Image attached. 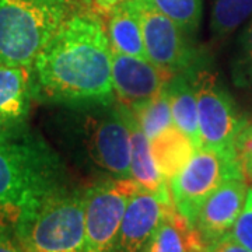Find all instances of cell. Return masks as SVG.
<instances>
[{
    "label": "cell",
    "mask_w": 252,
    "mask_h": 252,
    "mask_svg": "<svg viewBox=\"0 0 252 252\" xmlns=\"http://www.w3.org/2000/svg\"><path fill=\"white\" fill-rule=\"evenodd\" d=\"M34 99L70 109L117 102L102 16L81 4L32 63Z\"/></svg>",
    "instance_id": "1"
},
{
    "label": "cell",
    "mask_w": 252,
    "mask_h": 252,
    "mask_svg": "<svg viewBox=\"0 0 252 252\" xmlns=\"http://www.w3.org/2000/svg\"><path fill=\"white\" fill-rule=\"evenodd\" d=\"M67 185L61 156L27 122L0 127V228L14 233L48 196Z\"/></svg>",
    "instance_id": "2"
},
{
    "label": "cell",
    "mask_w": 252,
    "mask_h": 252,
    "mask_svg": "<svg viewBox=\"0 0 252 252\" xmlns=\"http://www.w3.org/2000/svg\"><path fill=\"white\" fill-rule=\"evenodd\" d=\"M80 0H0V63L32 67Z\"/></svg>",
    "instance_id": "3"
},
{
    "label": "cell",
    "mask_w": 252,
    "mask_h": 252,
    "mask_svg": "<svg viewBox=\"0 0 252 252\" xmlns=\"http://www.w3.org/2000/svg\"><path fill=\"white\" fill-rule=\"evenodd\" d=\"M13 234L26 252H84L86 189L67 185L56 190Z\"/></svg>",
    "instance_id": "4"
},
{
    "label": "cell",
    "mask_w": 252,
    "mask_h": 252,
    "mask_svg": "<svg viewBox=\"0 0 252 252\" xmlns=\"http://www.w3.org/2000/svg\"><path fill=\"white\" fill-rule=\"evenodd\" d=\"M80 154L104 178H130L132 133L124 105L76 109Z\"/></svg>",
    "instance_id": "5"
},
{
    "label": "cell",
    "mask_w": 252,
    "mask_h": 252,
    "mask_svg": "<svg viewBox=\"0 0 252 252\" xmlns=\"http://www.w3.org/2000/svg\"><path fill=\"white\" fill-rule=\"evenodd\" d=\"M234 178L245 180L238 154L200 147L188 165L168 184L172 205L195 225L206 199L225 181Z\"/></svg>",
    "instance_id": "6"
},
{
    "label": "cell",
    "mask_w": 252,
    "mask_h": 252,
    "mask_svg": "<svg viewBox=\"0 0 252 252\" xmlns=\"http://www.w3.org/2000/svg\"><path fill=\"white\" fill-rule=\"evenodd\" d=\"M140 189L132 178H102L86 188L84 252H112L129 200Z\"/></svg>",
    "instance_id": "7"
},
{
    "label": "cell",
    "mask_w": 252,
    "mask_h": 252,
    "mask_svg": "<svg viewBox=\"0 0 252 252\" xmlns=\"http://www.w3.org/2000/svg\"><path fill=\"white\" fill-rule=\"evenodd\" d=\"M195 84L200 147L237 153L240 136L248 125L247 121L240 115L235 102L215 74L196 70Z\"/></svg>",
    "instance_id": "8"
},
{
    "label": "cell",
    "mask_w": 252,
    "mask_h": 252,
    "mask_svg": "<svg viewBox=\"0 0 252 252\" xmlns=\"http://www.w3.org/2000/svg\"><path fill=\"white\" fill-rule=\"evenodd\" d=\"M140 20L147 59L168 76L193 70L195 52L189 35L154 6L152 0H132Z\"/></svg>",
    "instance_id": "9"
},
{
    "label": "cell",
    "mask_w": 252,
    "mask_h": 252,
    "mask_svg": "<svg viewBox=\"0 0 252 252\" xmlns=\"http://www.w3.org/2000/svg\"><path fill=\"white\" fill-rule=\"evenodd\" d=\"M171 80V76L160 70L149 59L112 52V83L117 102L126 108L156 97Z\"/></svg>",
    "instance_id": "10"
},
{
    "label": "cell",
    "mask_w": 252,
    "mask_h": 252,
    "mask_svg": "<svg viewBox=\"0 0 252 252\" xmlns=\"http://www.w3.org/2000/svg\"><path fill=\"white\" fill-rule=\"evenodd\" d=\"M172 206L171 193L139 189L126 207L112 252H143L161 219Z\"/></svg>",
    "instance_id": "11"
},
{
    "label": "cell",
    "mask_w": 252,
    "mask_h": 252,
    "mask_svg": "<svg viewBox=\"0 0 252 252\" xmlns=\"http://www.w3.org/2000/svg\"><path fill=\"white\" fill-rule=\"evenodd\" d=\"M248 189L247 180L234 178L225 181L206 199L195 223L200 238L206 245L231 231L243 212Z\"/></svg>",
    "instance_id": "12"
},
{
    "label": "cell",
    "mask_w": 252,
    "mask_h": 252,
    "mask_svg": "<svg viewBox=\"0 0 252 252\" xmlns=\"http://www.w3.org/2000/svg\"><path fill=\"white\" fill-rule=\"evenodd\" d=\"M32 99V67L0 63V127L27 122Z\"/></svg>",
    "instance_id": "13"
},
{
    "label": "cell",
    "mask_w": 252,
    "mask_h": 252,
    "mask_svg": "<svg viewBox=\"0 0 252 252\" xmlns=\"http://www.w3.org/2000/svg\"><path fill=\"white\" fill-rule=\"evenodd\" d=\"M205 248L206 244L200 238L196 227L172 205L154 230L143 252H203Z\"/></svg>",
    "instance_id": "14"
},
{
    "label": "cell",
    "mask_w": 252,
    "mask_h": 252,
    "mask_svg": "<svg viewBox=\"0 0 252 252\" xmlns=\"http://www.w3.org/2000/svg\"><path fill=\"white\" fill-rule=\"evenodd\" d=\"M195 69L189 72L178 73L172 76L167 83V93L171 105L174 125L180 127L184 133L192 139V142L200 149L199 135L198 95L195 84Z\"/></svg>",
    "instance_id": "15"
},
{
    "label": "cell",
    "mask_w": 252,
    "mask_h": 252,
    "mask_svg": "<svg viewBox=\"0 0 252 252\" xmlns=\"http://www.w3.org/2000/svg\"><path fill=\"white\" fill-rule=\"evenodd\" d=\"M156 165L165 181L178 175L198 152L196 144L175 125L168 126L150 140Z\"/></svg>",
    "instance_id": "16"
},
{
    "label": "cell",
    "mask_w": 252,
    "mask_h": 252,
    "mask_svg": "<svg viewBox=\"0 0 252 252\" xmlns=\"http://www.w3.org/2000/svg\"><path fill=\"white\" fill-rule=\"evenodd\" d=\"M105 24L112 52L147 59L140 20L132 0H125L112 10Z\"/></svg>",
    "instance_id": "17"
},
{
    "label": "cell",
    "mask_w": 252,
    "mask_h": 252,
    "mask_svg": "<svg viewBox=\"0 0 252 252\" xmlns=\"http://www.w3.org/2000/svg\"><path fill=\"white\" fill-rule=\"evenodd\" d=\"M127 121L132 133V156H130V178L144 190L154 193H168L170 185L158 171L152 153L150 139L144 135L133 114L126 108Z\"/></svg>",
    "instance_id": "18"
},
{
    "label": "cell",
    "mask_w": 252,
    "mask_h": 252,
    "mask_svg": "<svg viewBox=\"0 0 252 252\" xmlns=\"http://www.w3.org/2000/svg\"><path fill=\"white\" fill-rule=\"evenodd\" d=\"M252 16V0H213L210 31L215 39H224Z\"/></svg>",
    "instance_id": "19"
},
{
    "label": "cell",
    "mask_w": 252,
    "mask_h": 252,
    "mask_svg": "<svg viewBox=\"0 0 252 252\" xmlns=\"http://www.w3.org/2000/svg\"><path fill=\"white\" fill-rule=\"evenodd\" d=\"M129 111L133 114L144 135L150 140L168 126L174 125L167 86L156 97Z\"/></svg>",
    "instance_id": "20"
},
{
    "label": "cell",
    "mask_w": 252,
    "mask_h": 252,
    "mask_svg": "<svg viewBox=\"0 0 252 252\" xmlns=\"http://www.w3.org/2000/svg\"><path fill=\"white\" fill-rule=\"evenodd\" d=\"M189 36L195 35L202 18V0H152Z\"/></svg>",
    "instance_id": "21"
},
{
    "label": "cell",
    "mask_w": 252,
    "mask_h": 252,
    "mask_svg": "<svg viewBox=\"0 0 252 252\" xmlns=\"http://www.w3.org/2000/svg\"><path fill=\"white\" fill-rule=\"evenodd\" d=\"M230 234L252 252V187L248 189L243 212L233 225Z\"/></svg>",
    "instance_id": "22"
},
{
    "label": "cell",
    "mask_w": 252,
    "mask_h": 252,
    "mask_svg": "<svg viewBox=\"0 0 252 252\" xmlns=\"http://www.w3.org/2000/svg\"><path fill=\"white\" fill-rule=\"evenodd\" d=\"M237 154H238V160L241 164L245 180L252 182V124L247 125L240 136Z\"/></svg>",
    "instance_id": "23"
},
{
    "label": "cell",
    "mask_w": 252,
    "mask_h": 252,
    "mask_svg": "<svg viewBox=\"0 0 252 252\" xmlns=\"http://www.w3.org/2000/svg\"><path fill=\"white\" fill-rule=\"evenodd\" d=\"M241 54H240V73L243 80L252 84V21L244 30L241 39Z\"/></svg>",
    "instance_id": "24"
},
{
    "label": "cell",
    "mask_w": 252,
    "mask_h": 252,
    "mask_svg": "<svg viewBox=\"0 0 252 252\" xmlns=\"http://www.w3.org/2000/svg\"><path fill=\"white\" fill-rule=\"evenodd\" d=\"M203 252H251L248 248H245L243 244H240L233 235L225 234L220 237L219 240L206 245Z\"/></svg>",
    "instance_id": "25"
},
{
    "label": "cell",
    "mask_w": 252,
    "mask_h": 252,
    "mask_svg": "<svg viewBox=\"0 0 252 252\" xmlns=\"http://www.w3.org/2000/svg\"><path fill=\"white\" fill-rule=\"evenodd\" d=\"M81 4L86 6L87 9L93 10L102 17H107L112 10L125 0H80Z\"/></svg>",
    "instance_id": "26"
},
{
    "label": "cell",
    "mask_w": 252,
    "mask_h": 252,
    "mask_svg": "<svg viewBox=\"0 0 252 252\" xmlns=\"http://www.w3.org/2000/svg\"><path fill=\"white\" fill-rule=\"evenodd\" d=\"M0 252H26L16 235L9 230L0 228Z\"/></svg>",
    "instance_id": "27"
}]
</instances>
